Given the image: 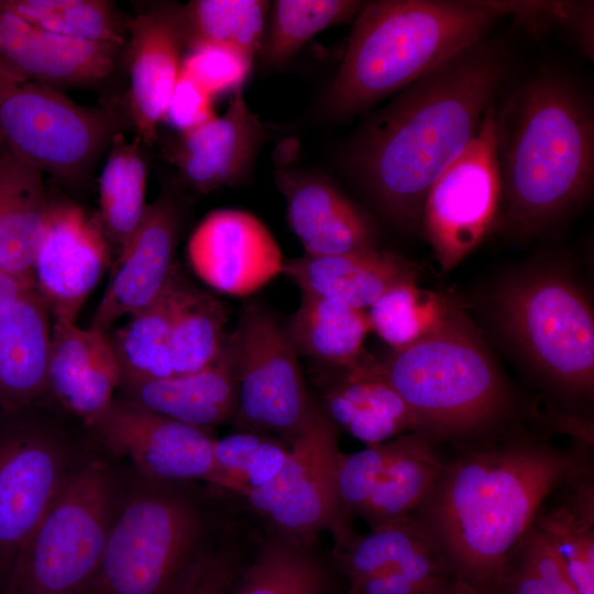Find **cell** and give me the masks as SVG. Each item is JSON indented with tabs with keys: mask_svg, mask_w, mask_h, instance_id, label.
Returning <instances> with one entry per match:
<instances>
[{
	"mask_svg": "<svg viewBox=\"0 0 594 594\" xmlns=\"http://www.w3.org/2000/svg\"><path fill=\"white\" fill-rule=\"evenodd\" d=\"M507 72L502 48L482 38L406 87L363 129L348 164L394 224H420L429 189L477 133Z\"/></svg>",
	"mask_w": 594,
	"mask_h": 594,
	"instance_id": "cell-1",
	"label": "cell"
},
{
	"mask_svg": "<svg viewBox=\"0 0 594 594\" xmlns=\"http://www.w3.org/2000/svg\"><path fill=\"white\" fill-rule=\"evenodd\" d=\"M583 473L575 454L546 443L474 450L444 464L415 517L452 575L490 594L546 497Z\"/></svg>",
	"mask_w": 594,
	"mask_h": 594,
	"instance_id": "cell-2",
	"label": "cell"
},
{
	"mask_svg": "<svg viewBox=\"0 0 594 594\" xmlns=\"http://www.w3.org/2000/svg\"><path fill=\"white\" fill-rule=\"evenodd\" d=\"M499 220L518 238L552 227L588 194L594 175L590 102L563 75L543 73L495 111Z\"/></svg>",
	"mask_w": 594,
	"mask_h": 594,
	"instance_id": "cell-3",
	"label": "cell"
},
{
	"mask_svg": "<svg viewBox=\"0 0 594 594\" xmlns=\"http://www.w3.org/2000/svg\"><path fill=\"white\" fill-rule=\"evenodd\" d=\"M501 16L496 0L363 3L329 90L330 110L350 117L405 89L484 38Z\"/></svg>",
	"mask_w": 594,
	"mask_h": 594,
	"instance_id": "cell-4",
	"label": "cell"
},
{
	"mask_svg": "<svg viewBox=\"0 0 594 594\" xmlns=\"http://www.w3.org/2000/svg\"><path fill=\"white\" fill-rule=\"evenodd\" d=\"M98 571L85 594H177L215 549L195 482L148 479L131 465Z\"/></svg>",
	"mask_w": 594,
	"mask_h": 594,
	"instance_id": "cell-5",
	"label": "cell"
},
{
	"mask_svg": "<svg viewBox=\"0 0 594 594\" xmlns=\"http://www.w3.org/2000/svg\"><path fill=\"white\" fill-rule=\"evenodd\" d=\"M381 364L430 439L482 432L510 409L499 370L472 322L454 306L435 331L391 350Z\"/></svg>",
	"mask_w": 594,
	"mask_h": 594,
	"instance_id": "cell-6",
	"label": "cell"
},
{
	"mask_svg": "<svg viewBox=\"0 0 594 594\" xmlns=\"http://www.w3.org/2000/svg\"><path fill=\"white\" fill-rule=\"evenodd\" d=\"M129 470L98 447L25 541L3 594H85L121 507Z\"/></svg>",
	"mask_w": 594,
	"mask_h": 594,
	"instance_id": "cell-7",
	"label": "cell"
},
{
	"mask_svg": "<svg viewBox=\"0 0 594 594\" xmlns=\"http://www.w3.org/2000/svg\"><path fill=\"white\" fill-rule=\"evenodd\" d=\"M562 267L541 264L502 278L490 295L501 332L527 363L564 393L594 386V314L580 284Z\"/></svg>",
	"mask_w": 594,
	"mask_h": 594,
	"instance_id": "cell-8",
	"label": "cell"
},
{
	"mask_svg": "<svg viewBox=\"0 0 594 594\" xmlns=\"http://www.w3.org/2000/svg\"><path fill=\"white\" fill-rule=\"evenodd\" d=\"M45 403L0 409V594L25 541L98 446Z\"/></svg>",
	"mask_w": 594,
	"mask_h": 594,
	"instance_id": "cell-9",
	"label": "cell"
},
{
	"mask_svg": "<svg viewBox=\"0 0 594 594\" xmlns=\"http://www.w3.org/2000/svg\"><path fill=\"white\" fill-rule=\"evenodd\" d=\"M112 132L109 113L81 107L0 63V144L40 172L77 177Z\"/></svg>",
	"mask_w": 594,
	"mask_h": 594,
	"instance_id": "cell-10",
	"label": "cell"
},
{
	"mask_svg": "<svg viewBox=\"0 0 594 594\" xmlns=\"http://www.w3.org/2000/svg\"><path fill=\"white\" fill-rule=\"evenodd\" d=\"M288 457L278 474L245 497L253 509L282 532L308 544L332 528L340 540L349 535L338 497L337 473L342 452L337 427L315 403L302 429L289 442Z\"/></svg>",
	"mask_w": 594,
	"mask_h": 594,
	"instance_id": "cell-11",
	"label": "cell"
},
{
	"mask_svg": "<svg viewBox=\"0 0 594 594\" xmlns=\"http://www.w3.org/2000/svg\"><path fill=\"white\" fill-rule=\"evenodd\" d=\"M502 187L492 107L466 147L429 189L420 224L443 271L468 256L499 221Z\"/></svg>",
	"mask_w": 594,
	"mask_h": 594,
	"instance_id": "cell-12",
	"label": "cell"
},
{
	"mask_svg": "<svg viewBox=\"0 0 594 594\" xmlns=\"http://www.w3.org/2000/svg\"><path fill=\"white\" fill-rule=\"evenodd\" d=\"M238 354V409L243 424L280 435L288 442L302 429L315 402L309 396L298 353L271 311L246 304L233 331Z\"/></svg>",
	"mask_w": 594,
	"mask_h": 594,
	"instance_id": "cell-13",
	"label": "cell"
},
{
	"mask_svg": "<svg viewBox=\"0 0 594 594\" xmlns=\"http://www.w3.org/2000/svg\"><path fill=\"white\" fill-rule=\"evenodd\" d=\"M86 428L97 446L127 460L143 476L170 482L202 481L232 492L215 460V438L206 429L174 420L118 396Z\"/></svg>",
	"mask_w": 594,
	"mask_h": 594,
	"instance_id": "cell-14",
	"label": "cell"
},
{
	"mask_svg": "<svg viewBox=\"0 0 594 594\" xmlns=\"http://www.w3.org/2000/svg\"><path fill=\"white\" fill-rule=\"evenodd\" d=\"M109 242L98 218L80 207L48 205L32 265V284L55 321L75 322L109 264Z\"/></svg>",
	"mask_w": 594,
	"mask_h": 594,
	"instance_id": "cell-15",
	"label": "cell"
},
{
	"mask_svg": "<svg viewBox=\"0 0 594 594\" xmlns=\"http://www.w3.org/2000/svg\"><path fill=\"white\" fill-rule=\"evenodd\" d=\"M195 274L221 294L244 297L283 271L280 249L268 229L254 216L221 209L208 215L187 244Z\"/></svg>",
	"mask_w": 594,
	"mask_h": 594,
	"instance_id": "cell-16",
	"label": "cell"
},
{
	"mask_svg": "<svg viewBox=\"0 0 594 594\" xmlns=\"http://www.w3.org/2000/svg\"><path fill=\"white\" fill-rule=\"evenodd\" d=\"M178 234V217L167 201L147 205L143 220L117 255L111 278L88 328L107 333L124 316L158 300L166 289Z\"/></svg>",
	"mask_w": 594,
	"mask_h": 594,
	"instance_id": "cell-17",
	"label": "cell"
},
{
	"mask_svg": "<svg viewBox=\"0 0 594 594\" xmlns=\"http://www.w3.org/2000/svg\"><path fill=\"white\" fill-rule=\"evenodd\" d=\"M328 369L322 408L336 427L366 446L421 432L416 414L391 385L381 361L363 351L353 363Z\"/></svg>",
	"mask_w": 594,
	"mask_h": 594,
	"instance_id": "cell-18",
	"label": "cell"
},
{
	"mask_svg": "<svg viewBox=\"0 0 594 594\" xmlns=\"http://www.w3.org/2000/svg\"><path fill=\"white\" fill-rule=\"evenodd\" d=\"M289 227L310 256L377 249L374 221L342 193L310 174L276 170Z\"/></svg>",
	"mask_w": 594,
	"mask_h": 594,
	"instance_id": "cell-19",
	"label": "cell"
},
{
	"mask_svg": "<svg viewBox=\"0 0 594 594\" xmlns=\"http://www.w3.org/2000/svg\"><path fill=\"white\" fill-rule=\"evenodd\" d=\"M118 397L174 420L208 430L237 415L238 354L233 332L217 358L187 374L121 383Z\"/></svg>",
	"mask_w": 594,
	"mask_h": 594,
	"instance_id": "cell-20",
	"label": "cell"
},
{
	"mask_svg": "<svg viewBox=\"0 0 594 594\" xmlns=\"http://www.w3.org/2000/svg\"><path fill=\"white\" fill-rule=\"evenodd\" d=\"M343 543L338 561L349 585L384 580L426 593L453 576L436 542L415 516Z\"/></svg>",
	"mask_w": 594,
	"mask_h": 594,
	"instance_id": "cell-21",
	"label": "cell"
},
{
	"mask_svg": "<svg viewBox=\"0 0 594 594\" xmlns=\"http://www.w3.org/2000/svg\"><path fill=\"white\" fill-rule=\"evenodd\" d=\"M130 33V111L139 140L151 143L180 73L186 41L184 14L173 10L141 13Z\"/></svg>",
	"mask_w": 594,
	"mask_h": 594,
	"instance_id": "cell-22",
	"label": "cell"
},
{
	"mask_svg": "<svg viewBox=\"0 0 594 594\" xmlns=\"http://www.w3.org/2000/svg\"><path fill=\"white\" fill-rule=\"evenodd\" d=\"M118 48L54 34L0 7V63L29 79L52 87L103 79Z\"/></svg>",
	"mask_w": 594,
	"mask_h": 594,
	"instance_id": "cell-23",
	"label": "cell"
},
{
	"mask_svg": "<svg viewBox=\"0 0 594 594\" xmlns=\"http://www.w3.org/2000/svg\"><path fill=\"white\" fill-rule=\"evenodd\" d=\"M262 135V125L239 88L222 116L182 133L175 162L194 187L208 193L243 177Z\"/></svg>",
	"mask_w": 594,
	"mask_h": 594,
	"instance_id": "cell-24",
	"label": "cell"
},
{
	"mask_svg": "<svg viewBox=\"0 0 594 594\" xmlns=\"http://www.w3.org/2000/svg\"><path fill=\"white\" fill-rule=\"evenodd\" d=\"M300 293L365 310L403 282L416 280L415 265L400 255L371 249L329 256L302 255L282 271Z\"/></svg>",
	"mask_w": 594,
	"mask_h": 594,
	"instance_id": "cell-25",
	"label": "cell"
},
{
	"mask_svg": "<svg viewBox=\"0 0 594 594\" xmlns=\"http://www.w3.org/2000/svg\"><path fill=\"white\" fill-rule=\"evenodd\" d=\"M50 314L34 287L0 310V409L45 402Z\"/></svg>",
	"mask_w": 594,
	"mask_h": 594,
	"instance_id": "cell-26",
	"label": "cell"
},
{
	"mask_svg": "<svg viewBox=\"0 0 594 594\" xmlns=\"http://www.w3.org/2000/svg\"><path fill=\"white\" fill-rule=\"evenodd\" d=\"M42 172L0 147V268L32 280L47 218Z\"/></svg>",
	"mask_w": 594,
	"mask_h": 594,
	"instance_id": "cell-27",
	"label": "cell"
},
{
	"mask_svg": "<svg viewBox=\"0 0 594 594\" xmlns=\"http://www.w3.org/2000/svg\"><path fill=\"white\" fill-rule=\"evenodd\" d=\"M443 466L426 435L413 431L392 439L391 455L360 516L371 530L408 519L427 499Z\"/></svg>",
	"mask_w": 594,
	"mask_h": 594,
	"instance_id": "cell-28",
	"label": "cell"
},
{
	"mask_svg": "<svg viewBox=\"0 0 594 594\" xmlns=\"http://www.w3.org/2000/svg\"><path fill=\"white\" fill-rule=\"evenodd\" d=\"M297 353L327 367L353 363L371 331L366 310L301 293L286 327Z\"/></svg>",
	"mask_w": 594,
	"mask_h": 594,
	"instance_id": "cell-29",
	"label": "cell"
},
{
	"mask_svg": "<svg viewBox=\"0 0 594 594\" xmlns=\"http://www.w3.org/2000/svg\"><path fill=\"white\" fill-rule=\"evenodd\" d=\"M228 307L193 285L178 270L169 331L174 375L196 372L210 364L227 338Z\"/></svg>",
	"mask_w": 594,
	"mask_h": 594,
	"instance_id": "cell-30",
	"label": "cell"
},
{
	"mask_svg": "<svg viewBox=\"0 0 594 594\" xmlns=\"http://www.w3.org/2000/svg\"><path fill=\"white\" fill-rule=\"evenodd\" d=\"M146 163L136 141L116 134L99 180L98 217L117 255L132 239L145 215Z\"/></svg>",
	"mask_w": 594,
	"mask_h": 594,
	"instance_id": "cell-31",
	"label": "cell"
},
{
	"mask_svg": "<svg viewBox=\"0 0 594 594\" xmlns=\"http://www.w3.org/2000/svg\"><path fill=\"white\" fill-rule=\"evenodd\" d=\"M178 268L156 302L130 317L128 323L107 333L121 370V383L174 376L169 331Z\"/></svg>",
	"mask_w": 594,
	"mask_h": 594,
	"instance_id": "cell-32",
	"label": "cell"
},
{
	"mask_svg": "<svg viewBox=\"0 0 594 594\" xmlns=\"http://www.w3.org/2000/svg\"><path fill=\"white\" fill-rule=\"evenodd\" d=\"M232 594H331V580L309 547L287 536L267 540L239 573Z\"/></svg>",
	"mask_w": 594,
	"mask_h": 594,
	"instance_id": "cell-33",
	"label": "cell"
},
{
	"mask_svg": "<svg viewBox=\"0 0 594 594\" xmlns=\"http://www.w3.org/2000/svg\"><path fill=\"white\" fill-rule=\"evenodd\" d=\"M564 503L539 509L532 525L554 548L580 594H594V493L581 482Z\"/></svg>",
	"mask_w": 594,
	"mask_h": 594,
	"instance_id": "cell-34",
	"label": "cell"
},
{
	"mask_svg": "<svg viewBox=\"0 0 594 594\" xmlns=\"http://www.w3.org/2000/svg\"><path fill=\"white\" fill-rule=\"evenodd\" d=\"M452 307L440 294L418 287L416 280H408L386 290L366 314L371 331L392 350H399L435 331Z\"/></svg>",
	"mask_w": 594,
	"mask_h": 594,
	"instance_id": "cell-35",
	"label": "cell"
},
{
	"mask_svg": "<svg viewBox=\"0 0 594 594\" xmlns=\"http://www.w3.org/2000/svg\"><path fill=\"white\" fill-rule=\"evenodd\" d=\"M268 2L196 0L184 13L186 40L231 48L253 58L261 47Z\"/></svg>",
	"mask_w": 594,
	"mask_h": 594,
	"instance_id": "cell-36",
	"label": "cell"
},
{
	"mask_svg": "<svg viewBox=\"0 0 594 594\" xmlns=\"http://www.w3.org/2000/svg\"><path fill=\"white\" fill-rule=\"evenodd\" d=\"M0 7L54 34L119 47L123 36L112 6L102 0H0Z\"/></svg>",
	"mask_w": 594,
	"mask_h": 594,
	"instance_id": "cell-37",
	"label": "cell"
},
{
	"mask_svg": "<svg viewBox=\"0 0 594 594\" xmlns=\"http://www.w3.org/2000/svg\"><path fill=\"white\" fill-rule=\"evenodd\" d=\"M363 2L354 0H277L263 56L271 66L287 63L324 29L355 16Z\"/></svg>",
	"mask_w": 594,
	"mask_h": 594,
	"instance_id": "cell-38",
	"label": "cell"
},
{
	"mask_svg": "<svg viewBox=\"0 0 594 594\" xmlns=\"http://www.w3.org/2000/svg\"><path fill=\"white\" fill-rule=\"evenodd\" d=\"M490 594H580L564 563L534 526L508 558Z\"/></svg>",
	"mask_w": 594,
	"mask_h": 594,
	"instance_id": "cell-39",
	"label": "cell"
},
{
	"mask_svg": "<svg viewBox=\"0 0 594 594\" xmlns=\"http://www.w3.org/2000/svg\"><path fill=\"white\" fill-rule=\"evenodd\" d=\"M392 452V440L342 454L337 473V490L344 517L361 514L367 505Z\"/></svg>",
	"mask_w": 594,
	"mask_h": 594,
	"instance_id": "cell-40",
	"label": "cell"
},
{
	"mask_svg": "<svg viewBox=\"0 0 594 594\" xmlns=\"http://www.w3.org/2000/svg\"><path fill=\"white\" fill-rule=\"evenodd\" d=\"M182 59L180 72L191 77L212 98L241 88L252 59L228 47L197 43Z\"/></svg>",
	"mask_w": 594,
	"mask_h": 594,
	"instance_id": "cell-41",
	"label": "cell"
},
{
	"mask_svg": "<svg viewBox=\"0 0 594 594\" xmlns=\"http://www.w3.org/2000/svg\"><path fill=\"white\" fill-rule=\"evenodd\" d=\"M212 99L199 84L180 72L164 120L182 133L188 132L216 117Z\"/></svg>",
	"mask_w": 594,
	"mask_h": 594,
	"instance_id": "cell-42",
	"label": "cell"
},
{
	"mask_svg": "<svg viewBox=\"0 0 594 594\" xmlns=\"http://www.w3.org/2000/svg\"><path fill=\"white\" fill-rule=\"evenodd\" d=\"M264 438L253 432H240L215 439V460L229 481L232 492L245 494L244 472L253 452Z\"/></svg>",
	"mask_w": 594,
	"mask_h": 594,
	"instance_id": "cell-43",
	"label": "cell"
},
{
	"mask_svg": "<svg viewBox=\"0 0 594 594\" xmlns=\"http://www.w3.org/2000/svg\"><path fill=\"white\" fill-rule=\"evenodd\" d=\"M239 573L227 554L215 549L195 568L177 594H229Z\"/></svg>",
	"mask_w": 594,
	"mask_h": 594,
	"instance_id": "cell-44",
	"label": "cell"
},
{
	"mask_svg": "<svg viewBox=\"0 0 594 594\" xmlns=\"http://www.w3.org/2000/svg\"><path fill=\"white\" fill-rule=\"evenodd\" d=\"M289 448L264 438L253 452L244 472L245 494L272 481L282 470L288 457Z\"/></svg>",
	"mask_w": 594,
	"mask_h": 594,
	"instance_id": "cell-45",
	"label": "cell"
},
{
	"mask_svg": "<svg viewBox=\"0 0 594 594\" xmlns=\"http://www.w3.org/2000/svg\"><path fill=\"white\" fill-rule=\"evenodd\" d=\"M33 289L32 280L0 268V310Z\"/></svg>",
	"mask_w": 594,
	"mask_h": 594,
	"instance_id": "cell-46",
	"label": "cell"
},
{
	"mask_svg": "<svg viewBox=\"0 0 594 594\" xmlns=\"http://www.w3.org/2000/svg\"><path fill=\"white\" fill-rule=\"evenodd\" d=\"M424 594H485L463 580L451 576Z\"/></svg>",
	"mask_w": 594,
	"mask_h": 594,
	"instance_id": "cell-47",
	"label": "cell"
},
{
	"mask_svg": "<svg viewBox=\"0 0 594 594\" xmlns=\"http://www.w3.org/2000/svg\"><path fill=\"white\" fill-rule=\"evenodd\" d=\"M1 146H2V145L0 144V147H1Z\"/></svg>",
	"mask_w": 594,
	"mask_h": 594,
	"instance_id": "cell-48",
	"label": "cell"
}]
</instances>
